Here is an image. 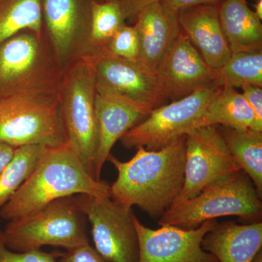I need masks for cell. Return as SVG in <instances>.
I'll return each mask as SVG.
<instances>
[{
    "instance_id": "cell-31",
    "label": "cell",
    "mask_w": 262,
    "mask_h": 262,
    "mask_svg": "<svg viewBox=\"0 0 262 262\" xmlns=\"http://www.w3.org/2000/svg\"><path fill=\"white\" fill-rule=\"evenodd\" d=\"M223 0H160V3L173 13L196 5L219 4Z\"/></svg>"
},
{
    "instance_id": "cell-1",
    "label": "cell",
    "mask_w": 262,
    "mask_h": 262,
    "mask_svg": "<svg viewBox=\"0 0 262 262\" xmlns=\"http://www.w3.org/2000/svg\"><path fill=\"white\" fill-rule=\"evenodd\" d=\"M186 137L178 136L158 150L139 146L126 162L111 153L107 161L116 168L117 178L110 186V198L125 208L138 206L151 218H161L184 185Z\"/></svg>"
},
{
    "instance_id": "cell-22",
    "label": "cell",
    "mask_w": 262,
    "mask_h": 262,
    "mask_svg": "<svg viewBox=\"0 0 262 262\" xmlns=\"http://www.w3.org/2000/svg\"><path fill=\"white\" fill-rule=\"evenodd\" d=\"M27 30L44 34L42 0H0V46Z\"/></svg>"
},
{
    "instance_id": "cell-18",
    "label": "cell",
    "mask_w": 262,
    "mask_h": 262,
    "mask_svg": "<svg viewBox=\"0 0 262 262\" xmlns=\"http://www.w3.org/2000/svg\"><path fill=\"white\" fill-rule=\"evenodd\" d=\"M201 246L219 262H251L262 249V222L217 224L206 234Z\"/></svg>"
},
{
    "instance_id": "cell-27",
    "label": "cell",
    "mask_w": 262,
    "mask_h": 262,
    "mask_svg": "<svg viewBox=\"0 0 262 262\" xmlns=\"http://www.w3.org/2000/svg\"><path fill=\"white\" fill-rule=\"evenodd\" d=\"M62 252H46L42 249L15 252L5 246L0 230V262H57Z\"/></svg>"
},
{
    "instance_id": "cell-25",
    "label": "cell",
    "mask_w": 262,
    "mask_h": 262,
    "mask_svg": "<svg viewBox=\"0 0 262 262\" xmlns=\"http://www.w3.org/2000/svg\"><path fill=\"white\" fill-rule=\"evenodd\" d=\"M217 72L224 83L235 89L244 84L262 87V50L232 53L229 61Z\"/></svg>"
},
{
    "instance_id": "cell-21",
    "label": "cell",
    "mask_w": 262,
    "mask_h": 262,
    "mask_svg": "<svg viewBox=\"0 0 262 262\" xmlns=\"http://www.w3.org/2000/svg\"><path fill=\"white\" fill-rule=\"evenodd\" d=\"M229 152L262 198V133L219 127Z\"/></svg>"
},
{
    "instance_id": "cell-20",
    "label": "cell",
    "mask_w": 262,
    "mask_h": 262,
    "mask_svg": "<svg viewBox=\"0 0 262 262\" xmlns=\"http://www.w3.org/2000/svg\"><path fill=\"white\" fill-rule=\"evenodd\" d=\"M254 115L244 95L230 84L224 83L211 100L194 128L221 125L231 128L251 129Z\"/></svg>"
},
{
    "instance_id": "cell-5",
    "label": "cell",
    "mask_w": 262,
    "mask_h": 262,
    "mask_svg": "<svg viewBox=\"0 0 262 262\" xmlns=\"http://www.w3.org/2000/svg\"><path fill=\"white\" fill-rule=\"evenodd\" d=\"M85 215L75 195L60 198L34 213L10 221L1 230L3 242L15 252L39 250L44 246L66 251L90 244Z\"/></svg>"
},
{
    "instance_id": "cell-14",
    "label": "cell",
    "mask_w": 262,
    "mask_h": 262,
    "mask_svg": "<svg viewBox=\"0 0 262 262\" xmlns=\"http://www.w3.org/2000/svg\"><path fill=\"white\" fill-rule=\"evenodd\" d=\"M95 111L98 145L94 163V177L101 180L104 163L113 146L122 136L142 122L152 111L144 103L96 84Z\"/></svg>"
},
{
    "instance_id": "cell-13",
    "label": "cell",
    "mask_w": 262,
    "mask_h": 262,
    "mask_svg": "<svg viewBox=\"0 0 262 262\" xmlns=\"http://www.w3.org/2000/svg\"><path fill=\"white\" fill-rule=\"evenodd\" d=\"M134 222L139 236V262H219L201 246L204 236L218 224L215 220L189 230L173 226L148 228L135 214Z\"/></svg>"
},
{
    "instance_id": "cell-8",
    "label": "cell",
    "mask_w": 262,
    "mask_h": 262,
    "mask_svg": "<svg viewBox=\"0 0 262 262\" xmlns=\"http://www.w3.org/2000/svg\"><path fill=\"white\" fill-rule=\"evenodd\" d=\"M223 84L222 80L218 81L206 89L155 108L122 136V145L127 149L144 146L147 150H158L175 138L186 134L194 128Z\"/></svg>"
},
{
    "instance_id": "cell-32",
    "label": "cell",
    "mask_w": 262,
    "mask_h": 262,
    "mask_svg": "<svg viewBox=\"0 0 262 262\" xmlns=\"http://www.w3.org/2000/svg\"><path fill=\"white\" fill-rule=\"evenodd\" d=\"M15 149L13 146L0 142V175L13 158Z\"/></svg>"
},
{
    "instance_id": "cell-9",
    "label": "cell",
    "mask_w": 262,
    "mask_h": 262,
    "mask_svg": "<svg viewBox=\"0 0 262 262\" xmlns=\"http://www.w3.org/2000/svg\"><path fill=\"white\" fill-rule=\"evenodd\" d=\"M80 211L91 225L94 248L108 262H139V241L132 208L110 196L75 195Z\"/></svg>"
},
{
    "instance_id": "cell-29",
    "label": "cell",
    "mask_w": 262,
    "mask_h": 262,
    "mask_svg": "<svg viewBox=\"0 0 262 262\" xmlns=\"http://www.w3.org/2000/svg\"><path fill=\"white\" fill-rule=\"evenodd\" d=\"M58 262H108L90 244L62 252Z\"/></svg>"
},
{
    "instance_id": "cell-12",
    "label": "cell",
    "mask_w": 262,
    "mask_h": 262,
    "mask_svg": "<svg viewBox=\"0 0 262 262\" xmlns=\"http://www.w3.org/2000/svg\"><path fill=\"white\" fill-rule=\"evenodd\" d=\"M94 0H42L43 29L63 69L90 50Z\"/></svg>"
},
{
    "instance_id": "cell-26",
    "label": "cell",
    "mask_w": 262,
    "mask_h": 262,
    "mask_svg": "<svg viewBox=\"0 0 262 262\" xmlns=\"http://www.w3.org/2000/svg\"><path fill=\"white\" fill-rule=\"evenodd\" d=\"M104 48L114 56L129 61H137L140 45L136 27L126 24L122 26Z\"/></svg>"
},
{
    "instance_id": "cell-35",
    "label": "cell",
    "mask_w": 262,
    "mask_h": 262,
    "mask_svg": "<svg viewBox=\"0 0 262 262\" xmlns=\"http://www.w3.org/2000/svg\"><path fill=\"white\" fill-rule=\"evenodd\" d=\"M96 1L100 2V3H103V2L113 1V0H96Z\"/></svg>"
},
{
    "instance_id": "cell-24",
    "label": "cell",
    "mask_w": 262,
    "mask_h": 262,
    "mask_svg": "<svg viewBox=\"0 0 262 262\" xmlns=\"http://www.w3.org/2000/svg\"><path fill=\"white\" fill-rule=\"evenodd\" d=\"M125 20L119 0L103 3L94 0L91 4L89 51L104 48L125 25Z\"/></svg>"
},
{
    "instance_id": "cell-4",
    "label": "cell",
    "mask_w": 262,
    "mask_h": 262,
    "mask_svg": "<svg viewBox=\"0 0 262 262\" xmlns=\"http://www.w3.org/2000/svg\"><path fill=\"white\" fill-rule=\"evenodd\" d=\"M261 196L247 174L239 170L211 183L194 198L173 205L158 225L189 230L229 215L251 223L261 222Z\"/></svg>"
},
{
    "instance_id": "cell-2",
    "label": "cell",
    "mask_w": 262,
    "mask_h": 262,
    "mask_svg": "<svg viewBox=\"0 0 262 262\" xmlns=\"http://www.w3.org/2000/svg\"><path fill=\"white\" fill-rule=\"evenodd\" d=\"M110 191L108 183L95 179L66 141L61 145L45 147L28 179L0 208V216L10 222L60 198L77 194L110 196Z\"/></svg>"
},
{
    "instance_id": "cell-6",
    "label": "cell",
    "mask_w": 262,
    "mask_h": 262,
    "mask_svg": "<svg viewBox=\"0 0 262 262\" xmlns=\"http://www.w3.org/2000/svg\"><path fill=\"white\" fill-rule=\"evenodd\" d=\"M65 70L44 32L23 31L0 46V98L30 90L60 89Z\"/></svg>"
},
{
    "instance_id": "cell-15",
    "label": "cell",
    "mask_w": 262,
    "mask_h": 262,
    "mask_svg": "<svg viewBox=\"0 0 262 262\" xmlns=\"http://www.w3.org/2000/svg\"><path fill=\"white\" fill-rule=\"evenodd\" d=\"M156 73L168 98L174 101L222 80L217 70L207 64L182 30L163 56Z\"/></svg>"
},
{
    "instance_id": "cell-7",
    "label": "cell",
    "mask_w": 262,
    "mask_h": 262,
    "mask_svg": "<svg viewBox=\"0 0 262 262\" xmlns=\"http://www.w3.org/2000/svg\"><path fill=\"white\" fill-rule=\"evenodd\" d=\"M96 91L94 72L82 57L65 69L61 86V112L66 141L93 177L98 145Z\"/></svg>"
},
{
    "instance_id": "cell-10",
    "label": "cell",
    "mask_w": 262,
    "mask_h": 262,
    "mask_svg": "<svg viewBox=\"0 0 262 262\" xmlns=\"http://www.w3.org/2000/svg\"><path fill=\"white\" fill-rule=\"evenodd\" d=\"M186 136L184 185L174 204L194 198L211 183L241 170L217 125L191 129Z\"/></svg>"
},
{
    "instance_id": "cell-30",
    "label": "cell",
    "mask_w": 262,
    "mask_h": 262,
    "mask_svg": "<svg viewBox=\"0 0 262 262\" xmlns=\"http://www.w3.org/2000/svg\"><path fill=\"white\" fill-rule=\"evenodd\" d=\"M125 20L134 21L136 15L148 5L158 3L160 0H119Z\"/></svg>"
},
{
    "instance_id": "cell-33",
    "label": "cell",
    "mask_w": 262,
    "mask_h": 262,
    "mask_svg": "<svg viewBox=\"0 0 262 262\" xmlns=\"http://www.w3.org/2000/svg\"><path fill=\"white\" fill-rule=\"evenodd\" d=\"M254 5V13L260 20H262V0H257Z\"/></svg>"
},
{
    "instance_id": "cell-34",
    "label": "cell",
    "mask_w": 262,
    "mask_h": 262,
    "mask_svg": "<svg viewBox=\"0 0 262 262\" xmlns=\"http://www.w3.org/2000/svg\"><path fill=\"white\" fill-rule=\"evenodd\" d=\"M251 262H262V249L256 253Z\"/></svg>"
},
{
    "instance_id": "cell-16",
    "label": "cell",
    "mask_w": 262,
    "mask_h": 262,
    "mask_svg": "<svg viewBox=\"0 0 262 262\" xmlns=\"http://www.w3.org/2000/svg\"><path fill=\"white\" fill-rule=\"evenodd\" d=\"M177 15L182 32L207 64L214 70L222 68L232 52L221 26L218 4L196 5Z\"/></svg>"
},
{
    "instance_id": "cell-23",
    "label": "cell",
    "mask_w": 262,
    "mask_h": 262,
    "mask_svg": "<svg viewBox=\"0 0 262 262\" xmlns=\"http://www.w3.org/2000/svg\"><path fill=\"white\" fill-rule=\"evenodd\" d=\"M44 149L45 146L39 145L15 148L13 158L0 175V208L28 179Z\"/></svg>"
},
{
    "instance_id": "cell-28",
    "label": "cell",
    "mask_w": 262,
    "mask_h": 262,
    "mask_svg": "<svg viewBox=\"0 0 262 262\" xmlns=\"http://www.w3.org/2000/svg\"><path fill=\"white\" fill-rule=\"evenodd\" d=\"M242 94L252 110L254 120L250 130L262 133V87L244 84Z\"/></svg>"
},
{
    "instance_id": "cell-17",
    "label": "cell",
    "mask_w": 262,
    "mask_h": 262,
    "mask_svg": "<svg viewBox=\"0 0 262 262\" xmlns=\"http://www.w3.org/2000/svg\"><path fill=\"white\" fill-rule=\"evenodd\" d=\"M134 23L140 45L137 61L156 72L163 56L182 31L178 15L158 2L141 10Z\"/></svg>"
},
{
    "instance_id": "cell-11",
    "label": "cell",
    "mask_w": 262,
    "mask_h": 262,
    "mask_svg": "<svg viewBox=\"0 0 262 262\" xmlns=\"http://www.w3.org/2000/svg\"><path fill=\"white\" fill-rule=\"evenodd\" d=\"M94 72L96 84L149 106L166 104L168 97L155 72L138 61L114 56L105 48L81 56Z\"/></svg>"
},
{
    "instance_id": "cell-3",
    "label": "cell",
    "mask_w": 262,
    "mask_h": 262,
    "mask_svg": "<svg viewBox=\"0 0 262 262\" xmlns=\"http://www.w3.org/2000/svg\"><path fill=\"white\" fill-rule=\"evenodd\" d=\"M0 142L14 148L64 144L61 88L30 90L0 98Z\"/></svg>"
},
{
    "instance_id": "cell-36",
    "label": "cell",
    "mask_w": 262,
    "mask_h": 262,
    "mask_svg": "<svg viewBox=\"0 0 262 262\" xmlns=\"http://www.w3.org/2000/svg\"><path fill=\"white\" fill-rule=\"evenodd\" d=\"M255 1H257V0H255Z\"/></svg>"
},
{
    "instance_id": "cell-19",
    "label": "cell",
    "mask_w": 262,
    "mask_h": 262,
    "mask_svg": "<svg viewBox=\"0 0 262 262\" xmlns=\"http://www.w3.org/2000/svg\"><path fill=\"white\" fill-rule=\"evenodd\" d=\"M222 30L232 53L262 50V24L246 0L218 4Z\"/></svg>"
}]
</instances>
